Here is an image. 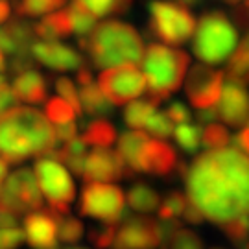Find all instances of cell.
Wrapping results in <instances>:
<instances>
[{
    "label": "cell",
    "instance_id": "7dc6e473",
    "mask_svg": "<svg viewBox=\"0 0 249 249\" xmlns=\"http://www.w3.org/2000/svg\"><path fill=\"white\" fill-rule=\"evenodd\" d=\"M218 118V111L214 107H209V109H197V120L203 122V124H211L213 120Z\"/></svg>",
    "mask_w": 249,
    "mask_h": 249
},
{
    "label": "cell",
    "instance_id": "9c48e42d",
    "mask_svg": "<svg viewBox=\"0 0 249 249\" xmlns=\"http://www.w3.org/2000/svg\"><path fill=\"white\" fill-rule=\"evenodd\" d=\"M98 85L113 106H124L146 90V78L135 63H122L102 72Z\"/></svg>",
    "mask_w": 249,
    "mask_h": 249
},
{
    "label": "cell",
    "instance_id": "9a60e30c",
    "mask_svg": "<svg viewBox=\"0 0 249 249\" xmlns=\"http://www.w3.org/2000/svg\"><path fill=\"white\" fill-rule=\"evenodd\" d=\"M30 52L34 59L52 71H78L80 67L85 65L81 53L76 52L72 46L61 45L57 41H34Z\"/></svg>",
    "mask_w": 249,
    "mask_h": 249
},
{
    "label": "cell",
    "instance_id": "4316f807",
    "mask_svg": "<svg viewBox=\"0 0 249 249\" xmlns=\"http://www.w3.org/2000/svg\"><path fill=\"white\" fill-rule=\"evenodd\" d=\"M227 74L231 78H240L246 80L249 74V32L244 36L238 50L232 53L229 65H227Z\"/></svg>",
    "mask_w": 249,
    "mask_h": 249
},
{
    "label": "cell",
    "instance_id": "7402d4cb",
    "mask_svg": "<svg viewBox=\"0 0 249 249\" xmlns=\"http://www.w3.org/2000/svg\"><path fill=\"white\" fill-rule=\"evenodd\" d=\"M148 141V135L144 133L142 129H133V131H125L120 141H118V153L122 160L125 162V166L135 172L137 166V159H139V153L142 150V146Z\"/></svg>",
    "mask_w": 249,
    "mask_h": 249
},
{
    "label": "cell",
    "instance_id": "6da1fadb",
    "mask_svg": "<svg viewBox=\"0 0 249 249\" xmlns=\"http://www.w3.org/2000/svg\"><path fill=\"white\" fill-rule=\"evenodd\" d=\"M183 178L188 201L203 218L223 227L249 216V155L238 148L205 151Z\"/></svg>",
    "mask_w": 249,
    "mask_h": 249
},
{
    "label": "cell",
    "instance_id": "1f68e13d",
    "mask_svg": "<svg viewBox=\"0 0 249 249\" xmlns=\"http://www.w3.org/2000/svg\"><path fill=\"white\" fill-rule=\"evenodd\" d=\"M46 116L48 120H52L53 124H65V122H74L76 111L74 107L63 98H52L46 102Z\"/></svg>",
    "mask_w": 249,
    "mask_h": 249
},
{
    "label": "cell",
    "instance_id": "e0dca14e",
    "mask_svg": "<svg viewBox=\"0 0 249 249\" xmlns=\"http://www.w3.org/2000/svg\"><path fill=\"white\" fill-rule=\"evenodd\" d=\"M57 220L59 214L53 211H45L43 207L28 214L24 218V238L34 249L57 248Z\"/></svg>",
    "mask_w": 249,
    "mask_h": 249
},
{
    "label": "cell",
    "instance_id": "83f0119b",
    "mask_svg": "<svg viewBox=\"0 0 249 249\" xmlns=\"http://www.w3.org/2000/svg\"><path fill=\"white\" fill-rule=\"evenodd\" d=\"M65 2L67 0H18L15 4V11L20 17H39L61 8Z\"/></svg>",
    "mask_w": 249,
    "mask_h": 249
},
{
    "label": "cell",
    "instance_id": "277c9868",
    "mask_svg": "<svg viewBox=\"0 0 249 249\" xmlns=\"http://www.w3.org/2000/svg\"><path fill=\"white\" fill-rule=\"evenodd\" d=\"M144 55V78L150 98H168L181 87L188 67V55L183 50L153 43L146 48Z\"/></svg>",
    "mask_w": 249,
    "mask_h": 249
},
{
    "label": "cell",
    "instance_id": "f1b7e54d",
    "mask_svg": "<svg viewBox=\"0 0 249 249\" xmlns=\"http://www.w3.org/2000/svg\"><path fill=\"white\" fill-rule=\"evenodd\" d=\"M174 139L179 144V148L187 153H194L201 144V129L196 124H179L174 129Z\"/></svg>",
    "mask_w": 249,
    "mask_h": 249
},
{
    "label": "cell",
    "instance_id": "8fae6325",
    "mask_svg": "<svg viewBox=\"0 0 249 249\" xmlns=\"http://www.w3.org/2000/svg\"><path fill=\"white\" fill-rule=\"evenodd\" d=\"M223 87V72L213 71L207 65H194L185 81V90L196 109L214 107L220 100Z\"/></svg>",
    "mask_w": 249,
    "mask_h": 249
},
{
    "label": "cell",
    "instance_id": "d6a6232c",
    "mask_svg": "<svg viewBox=\"0 0 249 249\" xmlns=\"http://www.w3.org/2000/svg\"><path fill=\"white\" fill-rule=\"evenodd\" d=\"M83 236V223L72 216H59L57 220V240L65 244H76Z\"/></svg>",
    "mask_w": 249,
    "mask_h": 249
},
{
    "label": "cell",
    "instance_id": "ba28073f",
    "mask_svg": "<svg viewBox=\"0 0 249 249\" xmlns=\"http://www.w3.org/2000/svg\"><path fill=\"white\" fill-rule=\"evenodd\" d=\"M124 192L115 185L90 181L81 190L80 213L106 225H116L125 216Z\"/></svg>",
    "mask_w": 249,
    "mask_h": 249
},
{
    "label": "cell",
    "instance_id": "ac0fdd59",
    "mask_svg": "<svg viewBox=\"0 0 249 249\" xmlns=\"http://www.w3.org/2000/svg\"><path fill=\"white\" fill-rule=\"evenodd\" d=\"M34 41H36L34 26L22 18H15L8 22V26L0 28V48L11 57L32 53L30 48Z\"/></svg>",
    "mask_w": 249,
    "mask_h": 249
},
{
    "label": "cell",
    "instance_id": "bcb514c9",
    "mask_svg": "<svg viewBox=\"0 0 249 249\" xmlns=\"http://www.w3.org/2000/svg\"><path fill=\"white\" fill-rule=\"evenodd\" d=\"M231 142L234 144L238 150H244V153H249V125L244 127L240 133L232 139Z\"/></svg>",
    "mask_w": 249,
    "mask_h": 249
},
{
    "label": "cell",
    "instance_id": "f5cc1de1",
    "mask_svg": "<svg viewBox=\"0 0 249 249\" xmlns=\"http://www.w3.org/2000/svg\"><path fill=\"white\" fill-rule=\"evenodd\" d=\"M181 6H194V4H199V0H178Z\"/></svg>",
    "mask_w": 249,
    "mask_h": 249
},
{
    "label": "cell",
    "instance_id": "ee69618b",
    "mask_svg": "<svg viewBox=\"0 0 249 249\" xmlns=\"http://www.w3.org/2000/svg\"><path fill=\"white\" fill-rule=\"evenodd\" d=\"M18 214L11 213L4 205H0V227L2 229H9V227H17Z\"/></svg>",
    "mask_w": 249,
    "mask_h": 249
},
{
    "label": "cell",
    "instance_id": "f35d334b",
    "mask_svg": "<svg viewBox=\"0 0 249 249\" xmlns=\"http://www.w3.org/2000/svg\"><path fill=\"white\" fill-rule=\"evenodd\" d=\"M116 225H102V227H92L89 231V240L100 249H109L113 248V240H115Z\"/></svg>",
    "mask_w": 249,
    "mask_h": 249
},
{
    "label": "cell",
    "instance_id": "8d00e7d4",
    "mask_svg": "<svg viewBox=\"0 0 249 249\" xmlns=\"http://www.w3.org/2000/svg\"><path fill=\"white\" fill-rule=\"evenodd\" d=\"M222 229L234 244L246 246L248 236H249V216H244V218H238V220H234V222L227 223V225H223Z\"/></svg>",
    "mask_w": 249,
    "mask_h": 249
},
{
    "label": "cell",
    "instance_id": "4fadbf2b",
    "mask_svg": "<svg viewBox=\"0 0 249 249\" xmlns=\"http://www.w3.org/2000/svg\"><path fill=\"white\" fill-rule=\"evenodd\" d=\"M133 172L125 166L120 153L107 148H96L85 157L83 162V179L90 181H118L127 176H131Z\"/></svg>",
    "mask_w": 249,
    "mask_h": 249
},
{
    "label": "cell",
    "instance_id": "60d3db41",
    "mask_svg": "<svg viewBox=\"0 0 249 249\" xmlns=\"http://www.w3.org/2000/svg\"><path fill=\"white\" fill-rule=\"evenodd\" d=\"M164 113L172 122H178V124H185L190 120V111L181 102H172Z\"/></svg>",
    "mask_w": 249,
    "mask_h": 249
},
{
    "label": "cell",
    "instance_id": "74e56055",
    "mask_svg": "<svg viewBox=\"0 0 249 249\" xmlns=\"http://www.w3.org/2000/svg\"><path fill=\"white\" fill-rule=\"evenodd\" d=\"M53 85H55V90L61 94V98L67 100V102L74 107V111H76L78 115H81L80 96H78V90H76V87H74V83H72L69 78L61 76V78H55V80H53Z\"/></svg>",
    "mask_w": 249,
    "mask_h": 249
},
{
    "label": "cell",
    "instance_id": "f907efd6",
    "mask_svg": "<svg viewBox=\"0 0 249 249\" xmlns=\"http://www.w3.org/2000/svg\"><path fill=\"white\" fill-rule=\"evenodd\" d=\"M238 22L244 26H249V0H244V8L238 11Z\"/></svg>",
    "mask_w": 249,
    "mask_h": 249
},
{
    "label": "cell",
    "instance_id": "44dd1931",
    "mask_svg": "<svg viewBox=\"0 0 249 249\" xmlns=\"http://www.w3.org/2000/svg\"><path fill=\"white\" fill-rule=\"evenodd\" d=\"M78 96H80L81 113H87L90 116H107L113 113V104L102 94V90L94 85V81L81 85Z\"/></svg>",
    "mask_w": 249,
    "mask_h": 249
},
{
    "label": "cell",
    "instance_id": "3957f363",
    "mask_svg": "<svg viewBox=\"0 0 249 249\" xmlns=\"http://www.w3.org/2000/svg\"><path fill=\"white\" fill-rule=\"evenodd\" d=\"M80 46L89 52L92 65L98 69L137 63L144 53L142 37L131 24L120 20H109L94 26L89 36L80 37Z\"/></svg>",
    "mask_w": 249,
    "mask_h": 249
},
{
    "label": "cell",
    "instance_id": "603a6c76",
    "mask_svg": "<svg viewBox=\"0 0 249 249\" xmlns=\"http://www.w3.org/2000/svg\"><path fill=\"white\" fill-rule=\"evenodd\" d=\"M133 0H72L74 6L87 11L94 18L107 15H122L131 8Z\"/></svg>",
    "mask_w": 249,
    "mask_h": 249
},
{
    "label": "cell",
    "instance_id": "db71d44e",
    "mask_svg": "<svg viewBox=\"0 0 249 249\" xmlns=\"http://www.w3.org/2000/svg\"><path fill=\"white\" fill-rule=\"evenodd\" d=\"M223 2H227V4H232V6H238V4H242L244 0H223Z\"/></svg>",
    "mask_w": 249,
    "mask_h": 249
},
{
    "label": "cell",
    "instance_id": "680465c9",
    "mask_svg": "<svg viewBox=\"0 0 249 249\" xmlns=\"http://www.w3.org/2000/svg\"><path fill=\"white\" fill-rule=\"evenodd\" d=\"M246 80H248V81H249V74H248V78H246Z\"/></svg>",
    "mask_w": 249,
    "mask_h": 249
},
{
    "label": "cell",
    "instance_id": "d590c367",
    "mask_svg": "<svg viewBox=\"0 0 249 249\" xmlns=\"http://www.w3.org/2000/svg\"><path fill=\"white\" fill-rule=\"evenodd\" d=\"M144 129L150 135L159 137V139H166V137H170L172 131H174V129H172V120H170L168 116H166V113H162V111H155V113L148 118Z\"/></svg>",
    "mask_w": 249,
    "mask_h": 249
},
{
    "label": "cell",
    "instance_id": "836d02e7",
    "mask_svg": "<svg viewBox=\"0 0 249 249\" xmlns=\"http://www.w3.org/2000/svg\"><path fill=\"white\" fill-rule=\"evenodd\" d=\"M67 11H69V17H71L72 34H78L80 37L89 36L94 24H96V18L89 15L87 11H83L81 8H78V6H74V4H71V8Z\"/></svg>",
    "mask_w": 249,
    "mask_h": 249
},
{
    "label": "cell",
    "instance_id": "91938a15",
    "mask_svg": "<svg viewBox=\"0 0 249 249\" xmlns=\"http://www.w3.org/2000/svg\"><path fill=\"white\" fill-rule=\"evenodd\" d=\"M52 249H57V248H52Z\"/></svg>",
    "mask_w": 249,
    "mask_h": 249
},
{
    "label": "cell",
    "instance_id": "7c38bea8",
    "mask_svg": "<svg viewBox=\"0 0 249 249\" xmlns=\"http://www.w3.org/2000/svg\"><path fill=\"white\" fill-rule=\"evenodd\" d=\"M159 248L157 223L144 216H125L116 227L113 249H155Z\"/></svg>",
    "mask_w": 249,
    "mask_h": 249
},
{
    "label": "cell",
    "instance_id": "c3c4849f",
    "mask_svg": "<svg viewBox=\"0 0 249 249\" xmlns=\"http://www.w3.org/2000/svg\"><path fill=\"white\" fill-rule=\"evenodd\" d=\"M76 80H78V83L81 85H87V83H92V72H90L89 67H80L78 69V74H76Z\"/></svg>",
    "mask_w": 249,
    "mask_h": 249
},
{
    "label": "cell",
    "instance_id": "52a82bcc",
    "mask_svg": "<svg viewBox=\"0 0 249 249\" xmlns=\"http://www.w3.org/2000/svg\"><path fill=\"white\" fill-rule=\"evenodd\" d=\"M34 176L41 192L48 199L50 211L65 216L71 211V203L76 196V188L71 174L53 157H39L34 166Z\"/></svg>",
    "mask_w": 249,
    "mask_h": 249
},
{
    "label": "cell",
    "instance_id": "4dcf8cb0",
    "mask_svg": "<svg viewBox=\"0 0 249 249\" xmlns=\"http://www.w3.org/2000/svg\"><path fill=\"white\" fill-rule=\"evenodd\" d=\"M201 144L207 150H220L231 144V135L220 124H209L201 131Z\"/></svg>",
    "mask_w": 249,
    "mask_h": 249
},
{
    "label": "cell",
    "instance_id": "b9f144b4",
    "mask_svg": "<svg viewBox=\"0 0 249 249\" xmlns=\"http://www.w3.org/2000/svg\"><path fill=\"white\" fill-rule=\"evenodd\" d=\"M53 131V139L55 144H65L69 142L71 139L76 137V124L74 122H65V124H55Z\"/></svg>",
    "mask_w": 249,
    "mask_h": 249
},
{
    "label": "cell",
    "instance_id": "7bdbcfd3",
    "mask_svg": "<svg viewBox=\"0 0 249 249\" xmlns=\"http://www.w3.org/2000/svg\"><path fill=\"white\" fill-rule=\"evenodd\" d=\"M15 104H17V98H15V94H13L11 87H9L8 83L0 85V115H4L6 111L13 109Z\"/></svg>",
    "mask_w": 249,
    "mask_h": 249
},
{
    "label": "cell",
    "instance_id": "ab89813d",
    "mask_svg": "<svg viewBox=\"0 0 249 249\" xmlns=\"http://www.w3.org/2000/svg\"><path fill=\"white\" fill-rule=\"evenodd\" d=\"M24 240V232L17 227L2 229L0 227V249H17Z\"/></svg>",
    "mask_w": 249,
    "mask_h": 249
},
{
    "label": "cell",
    "instance_id": "5b68a950",
    "mask_svg": "<svg viewBox=\"0 0 249 249\" xmlns=\"http://www.w3.org/2000/svg\"><path fill=\"white\" fill-rule=\"evenodd\" d=\"M238 32L223 11H209L199 18L192 50L207 65H218L231 57Z\"/></svg>",
    "mask_w": 249,
    "mask_h": 249
},
{
    "label": "cell",
    "instance_id": "5bb4252c",
    "mask_svg": "<svg viewBox=\"0 0 249 249\" xmlns=\"http://www.w3.org/2000/svg\"><path fill=\"white\" fill-rule=\"evenodd\" d=\"M220 106H218V116L225 124L232 127H240L248 124L249 120V92L244 85V80L231 78L222 87L220 94Z\"/></svg>",
    "mask_w": 249,
    "mask_h": 249
},
{
    "label": "cell",
    "instance_id": "11a10c76",
    "mask_svg": "<svg viewBox=\"0 0 249 249\" xmlns=\"http://www.w3.org/2000/svg\"><path fill=\"white\" fill-rule=\"evenodd\" d=\"M6 69V65H4V55H2V52H0V72Z\"/></svg>",
    "mask_w": 249,
    "mask_h": 249
},
{
    "label": "cell",
    "instance_id": "ffe728a7",
    "mask_svg": "<svg viewBox=\"0 0 249 249\" xmlns=\"http://www.w3.org/2000/svg\"><path fill=\"white\" fill-rule=\"evenodd\" d=\"M34 34L43 41H57L63 37H69L72 34V24L69 11H55L48 17L34 24Z\"/></svg>",
    "mask_w": 249,
    "mask_h": 249
},
{
    "label": "cell",
    "instance_id": "d6986e66",
    "mask_svg": "<svg viewBox=\"0 0 249 249\" xmlns=\"http://www.w3.org/2000/svg\"><path fill=\"white\" fill-rule=\"evenodd\" d=\"M11 90H13L17 102L37 106V104L46 100V80L43 78L41 72L34 71V69L18 72L13 80V89Z\"/></svg>",
    "mask_w": 249,
    "mask_h": 249
},
{
    "label": "cell",
    "instance_id": "f6af8a7d",
    "mask_svg": "<svg viewBox=\"0 0 249 249\" xmlns=\"http://www.w3.org/2000/svg\"><path fill=\"white\" fill-rule=\"evenodd\" d=\"M183 216H185V220H187L188 223H192V225H197V223H201L205 220L203 216H201V213H199L190 201H187V207H185V211H183Z\"/></svg>",
    "mask_w": 249,
    "mask_h": 249
},
{
    "label": "cell",
    "instance_id": "cb8c5ba5",
    "mask_svg": "<svg viewBox=\"0 0 249 249\" xmlns=\"http://www.w3.org/2000/svg\"><path fill=\"white\" fill-rule=\"evenodd\" d=\"M159 194L146 183H137L127 190V205L137 213H153L159 209Z\"/></svg>",
    "mask_w": 249,
    "mask_h": 249
},
{
    "label": "cell",
    "instance_id": "7a4b0ae2",
    "mask_svg": "<svg viewBox=\"0 0 249 249\" xmlns=\"http://www.w3.org/2000/svg\"><path fill=\"white\" fill-rule=\"evenodd\" d=\"M52 150L55 139L43 113L32 107H13L0 115V155L8 164L32 155L45 157Z\"/></svg>",
    "mask_w": 249,
    "mask_h": 249
},
{
    "label": "cell",
    "instance_id": "681fc988",
    "mask_svg": "<svg viewBox=\"0 0 249 249\" xmlns=\"http://www.w3.org/2000/svg\"><path fill=\"white\" fill-rule=\"evenodd\" d=\"M9 17H11V2L0 0V24H4Z\"/></svg>",
    "mask_w": 249,
    "mask_h": 249
},
{
    "label": "cell",
    "instance_id": "f546056e",
    "mask_svg": "<svg viewBox=\"0 0 249 249\" xmlns=\"http://www.w3.org/2000/svg\"><path fill=\"white\" fill-rule=\"evenodd\" d=\"M188 197L179 192V190H172L168 196L164 197L159 203V209H157V214L162 220H176L178 216H183V211L187 207Z\"/></svg>",
    "mask_w": 249,
    "mask_h": 249
},
{
    "label": "cell",
    "instance_id": "d4e9b609",
    "mask_svg": "<svg viewBox=\"0 0 249 249\" xmlns=\"http://www.w3.org/2000/svg\"><path fill=\"white\" fill-rule=\"evenodd\" d=\"M83 142L96 148H109L116 141L115 125L107 120H92L81 135Z\"/></svg>",
    "mask_w": 249,
    "mask_h": 249
},
{
    "label": "cell",
    "instance_id": "9f6ffc18",
    "mask_svg": "<svg viewBox=\"0 0 249 249\" xmlns=\"http://www.w3.org/2000/svg\"><path fill=\"white\" fill-rule=\"evenodd\" d=\"M4 83H6V81H4V76L0 74V85H4Z\"/></svg>",
    "mask_w": 249,
    "mask_h": 249
},
{
    "label": "cell",
    "instance_id": "8992f818",
    "mask_svg": "<svg viewBox=\"0 0 249 249\" xmlns=\"http://www.w3.org/2000/svg\"><path fill=\"white\" fill-rule=\"evenodd\" d=\"M148 13L151 34H155L160 41L168 45H183L194 34V15L181 4L166 0H150Z\"/></svg>",
    "mask_w": 249,
    "mask_h": 249
},
{
    "label": "cell",
    "instance_id": "e575fe53",
    "mask_svg": "<svg viewBox=\"0 0 249 249\" xmlns=\"http://www.w3.org/2000/svg\"><path fill=\"white\" fill-rule=\"evenodd\" d=\"M160 249H203V242L196 232L179 229Z\"/></svg>",
    "mask_w": 249,
    "mask_h": 249
},
{
    "label": "cell",
    "instance_id": "30bf717a",
    "mask_svg": "<svg viewBox=\"0 0 249 249\" xmlns=\"http://www.w3.org/2000/svg\"><path fill=\"white\" fill-rule=\"evenodd\" d=\"M0 205L18 216L43 207V194L32 170L20 168L6 179L0 190Z\"/></svg>",
    "mask_w": 249,
    "mask_h": 249
},
{
    "label": "cell",
    "instance_id": "816d5d0a",
    "mask_svg": "<svg viewBox=\"0 0 249 249\" xmlns=\"http://www.w3.org/2000/svg\"><path fill=\"white\" fill-rule=\"evenodd\" d=\"M8 162L0 157V183H2V179H6V176H8Z\"/></svg>",
    "mask_w": 249,
    "mask_h": 249
},
{
    "label": "cell",
    "instance_id": "2e32d148",
    "mask_svg": "<svg viewBox=\"0 0 249 249\" xmlns=\"http://www.w3.org/2000/svg\"><path fill=\"white\" fill-rule=\"evenodd\" d=\"M178 153L170 144L148 139L139 153L135 172H144L153 176H170L178 170Z\"/></svg>",
    "mask_w": 249,
    "mask_h": 249
},
{
    "label": "cell",
    "instance_id": "6f0895ef",
    "mask_svg": "<svg viewBox=\"0 0 249 249\" xmlns=\"http://www.w3.org/2000/svg\"><path fill=\"white\" fill-rule=\"evenodd\" d=\"M69 249H81V248H69Z\"/></svg>",
    "mask_w": 249,
    "mask_h": 249
},
{
    "label": "cell",
    "instance_id": "484cf974",
    "mask_svg": "<svg viewBox=\"0 0 249 249\" xmlns=\"http://www.w3.org/2000/svg\"><path fill=\"white\" fill-rule=\"evenodd\" d=\"M157 100L146 98V100H135L124 111V122L133 129H142L148 118L157 111Z\"/></svg>",
    "mask_w": 249,
    "mask_h": 249
}]
</instances>
